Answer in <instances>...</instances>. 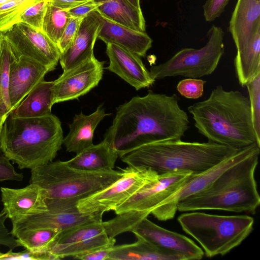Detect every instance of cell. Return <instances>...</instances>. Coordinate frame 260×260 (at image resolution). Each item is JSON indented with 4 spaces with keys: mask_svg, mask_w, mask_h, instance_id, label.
I'll list each match as a JSON object with an SVG mask.
<instances>
[{
    "mask_svg": "<svg viewBox=\"0 0 260 260\" xmlns=\"http://www.w3.org/2000/svg\"><path fill=\"white\" fill-rule=\"evenodd\" d=\"M188 116L176 94L150 91L120 105L104 140L120 154L148 143L181 140L189 127Z\"/></svg>",
    "mask_w": 260,
    "mask_h": 260,
    "instance_id": "6da1fadb",
    "label": "cell"
},
{
    "mask_svg": "<svg viewBox=\"0 0 260 260\" xmlns=\"http://www.w3.org/2000/svg\"><path fill=\"white\" fill-rule=\"evenodd\" d=\"M198 132L209 141L241 149L260 146L251 117L249 98L237 90L218 85L209 98L188 107Z\"/></svg>",
    "mask_w": 260,
    "mask_h": 260,
    "instance_id": "7a4b0ae2",
    "label": "cell"
},
{
    "mask_svg": "<svg viewBox=\"0 0 260 260\" xmlns=\"http://www.w3.org/2000/svg\"><path fill=\"white\" fill-rule=\"evenodd\" d=\"M61 123L52 113L21 118L10 113L0 133V149L20 169L37 168L52 161L61 148Z\"/></svg>",
    "mask_w": 260,
    "mask_h": 260,
    "instance_id": "3957f363",
    "label": "cell"
},
{
    "mask_svg": "<svg viewBox=\"0 0 260 260\" xmlns=\"http://www.w3.org/2000/svg\"><path fill=\"white\" fill-rule=\"evenodd\" d=\"M240 149L217 144L167 140L146 144L119 155L128 166L149 168L158 174L181 170L204 172Z\"/></svg>",
    "mask_w": 260,
    "mask_h": 260,
    "instance_id": "277c9868",
    "label": "cell"
},
{
    "mask_svg": "<svg viewBox=\"0 0 260 260\" xmlns=\"http://www.w3.org/2000/svg\"><path fill=\"white\" fill-rule=\"evenodd\" d=\"M260 149L234 164L205 189L180 201L177 210H222L254 214L260 204L255 178Z\"/></svg>",
    "mask_w": 260,
    "mask_h": 260,
    "instance_id": "5b68a950",
    "label": "cell"
},
{
    "mask_svg": "<svg viewBox=\"0 0 260 260\" xmlns=\"http://www.w3.org/2000/svg\"><path fill=\"white\" fill-rule=\"evenodd\" d=\"M122 175L121 170L113 169H77L58 160L31 170L29 183L42 189L48 210L69 211L77 210L79 201L106 188Z\"/></svg>",
    "mask_w": 260,
    "mask_h": 260,
    "instance_id": "8992f818",
    "label": "cell"
},
{
    "mask_svg": "<svg viewBox=\"0 0 260 260\" xmlns=\"http://www.w3.org/2000/svg\"><path fill=\"white\" fill-rule=\"evenodd\" d=\"M178 221L208 257L225 255L240 245L253 231L254 224L253 218L248 215H219L199 211L183 213Z\"/></svg>",
    "mask_w": 260,
    "mask_h": 260,
    "instance_id": "52a82bcc",
    "label": "cell"
},
{
    "mask_svg": "<svg viewBox=\"0 0 260 260\" xmlns=\"http://www.w3.org/2000/svg\"><path fill=\"white\" fill-rule=\"evenodd\" d=\"M146 213L129 211L106 221L82 224L61 231L48 251L52 260L77 256L94 250L115 245V237L131 230Z\"/></svg>",
    "mask_w": 260,
    "mask_h": 260,
    "instance_id": "ba28073f",
    "label": "cell"
},
{
    "mask_svg": "<svg viewBox=\"0 0 260 260\" xmlns=\"http://www.w3.org/2000/svg\"><path fill=\"white\" fill-rule=\"evenodd\" d=\"M224 36L221 27L213 25L207 32L208 41L204 47L181 49L166 61L152 66L151 76L156 80L173 76L199 78L211 74L224 52Z\"/></svg>",
    "mask_w": 260,
    "mask_h": 260,
    "instance_id": "9c48e42d",
    "label": "cell"
},
{
    "mask_svg": "<svg viewBox=\"0 0 260 260\" xmlns=\"http://www.w3.org/2000/svg\"><path fill=\"white\" fill-rule=\"evenodd\" d=\"M122 176L106 188L80 201L78 210L82 213H104L116 208L146 185L156 180L158 174L151 169L128 166L119 168Z\"/></svg>",
    "mask_w": 260,
    "mask_h": 260,
    "instance_id": "30bf717a",
    "label": "cell"
},
{
    "mask_svg": "<svg viewBox=\"0 0 260 260\" xmlns=\"http://www.w3.org/2000/svg\"><path fill=\"white\" fill-rule=\"evenodd\" d=\"M1 32L8 41L16 59L24 56L38 61L50 71L55 69L60 53L57 46L42 30L18 22Z\"/></svg>",
    "mask_w": 260,
    "mask_h": 260,
    "instance_id": "8fae6325",
    "label": "cell"
},
{
    "mask_svg": "<svg viewBox=\"0 0 260 260\" xmlns=\"http://www.w3.org/2000/svg\"><path fill=\"white\" fill-rule=\"evenodd\" d=\"M258 149H260V146L257 144L250 145L240 149L230 157L204 172L196 174H192L180 189L153 209L151 213L160 221L173 218L177 211V205L180 201L205 189L228 168Z\"/></svg>",
    "mask_w": 260,
    "mask_h": 260,
    "instance_id": "7c38bea8",
    "label": "cell"
},
{
    "mask_svg": "<svg viewBox=\"0 0 260 260\" xmlns=\"http://www.w3.org/2000/svg\"><path fill=\"white\" fill-rule=\"evenodd\" d=\"M192 173L176 170L158 174L157 179L149 183L118 206L116 214L129 211L144 212L150 214L169 197L177 192Z\"/></svg>",
    "mask_w": 260,
    "mask_h": 260,
    "instance_id": "4fadbf2b",
    "label": "cell"
},
{
    "mask_svg": "<svg viewBox=\"0 0 260 260\" xmlns=\"http://www.w3.org/2000/svg\"><path fill=\"white\" fill-rule=\"evenodd\" d=\"M104 61L94 56L78 66L63 71L53 84V104L77 99L96 87L102 78Z\"/></svg>",
    "mask_w": 260,
    "mask_h": 260,
    "instance_id": "5bb4252c",
    "label": "cell"
},
{
    "mask_svg": "<svg viewBox=\"0 0 260 260\" xmlns=\"http://www.w3.org/2000/svg\"><path fill=\"white\" fill-rule=\"evenodd\" d=\"M131 232L177 260L201 259L204 254L203 249L189 238L159 226L147 217L141 220Z\"/></svg>",
    "mask_w": 260,
    "mask_h": 260,
    "instance_id": "9a60e30c",
    "label": "cell"
},
{
    "mask_svg": "<svg viewBox=\"0 0 260 260\" xmlns=\"http://www.w3.org/2000/svg\"><path fill=\"white\" fill-rule=\"evenodd\" d=\"M109 66L106 69L134 87L136 90L152 86L155 80L142 62L140 56L120 46L106 44Z\"/></svg>",
    "mask_w": 260,
    "mask_h": 260,
    "instance_id": "2e32d148",
    "label": "cell"
},
{
    "mask_svg": "<svg viewBox=\"0 0 260 260\" xmlns=\"http://www.w3.org/2000/svg\"><path fill=\"white\" fill-rule=\"evenodd\" d=\"M103 213H82L78 209L47 211L15 219L11 231L22 229H52L63 231L86 223L102 221Z\"/></svg>",
    "mask_w": 260,
    "mask_h": 260,
    "instance_id": "e0dca14e",
    "label": "cell"
},
{
    "mask_svg": "<svg viewBox=\"0 0 260 260\" xmlns=\"http://www.w3.org/2000/svg\"><path fill=\"white\" fill-rule=\"evenodd\" d=\"M49 72L47 67L29 57L13 58L9 67V96L12 111Z\"/></svg>",
    "mask_w": 260,
    "mask_h": 260,
    "instance_id": "ac0fdd59",
    "label": "cell"
},
{
    "mask_svg": "<svg viewBox=\"0 0 260 260\" xmlns=\"http://www.w3.org/2000/svg\"><path fill=\"white\" fill-rule=\"evenodd\" d=\"M0 190L3 210L11 220L48 210L43 191L37 184L29 183L20 189L2 187Z\"/></svg>",
    "mask_w": 260,
    "mask_h": 260,
    "instance_id": "d6986e66",
    "label": "cell"
},
{
    "mask_svg": "<svg viewBox=\"0 0 260 260\" xmlns=\"http://www.w3.org/2000/svg\"><path fill=\"white\" fill-rule=\"evenodd\" d=\"M101 23L96 10L82 19L74 41L60 54L59 61L63 71L71 69L94 56L93 47Z\"/></svg>",
    "mask_w": 260,
    "mask_h": 260,
    "instance_id": "ffe728a7",
    "label": "cell"
},
{
    "mask_svg": "<svg viewBox=\"0 0 260 260\" xmlns=\"http://www.w3.org/2000/svg\"><path fill=\"white\" fill-rule=\"evenodd\" d=\"M260 29V0H238L229 22L237 51L242 49Z\"/></svg>",
    "mask_w": 260,
    "mask_h": 260,
    "instance_id": "44dd1931",
    "label": "cell"
},
{
    "mask_svg": "<svg viewBox=\"0 0 260 260\" xmlns=\"http://www.w3.org/2000/svg\"><path fill=\"white\" fill-rule=\"evenodd\" d=\"M97 12L101 21L97 38L106 44L113 43L120 46L140 57L146 55L152 46V40L145 31L134 30L117 24Z\"/></svg>",
    "mask_w": 260,
    "mask_h": 260,
    "instance_id": "7402d4cb",
    "label": "cell"
},
{
    "mask_svg": "<svg viewBox=\"0 0 260 260\" xmlns=\"http://www.w3.org/2000/svg\"><path fill=\"white\" fill-rule=\"evenodd\" d=\"M110 114L105 112L103 104L89 115L82 112L76 114L72 122L69 125L68 134L63 139L62 144L67 151L77 154L92 146L93 134L98 125Z\"/></svg>",
    "mask_w": 260,
    "mask_h": 260,
    "instance_id": "603a6c76",
    "label": "cell"
},
{
    "mask_svg": "<svg viewBox=\"0 0 260 260\" xmlns=\"http://www.w3.org/2000/svg\"><path fill=\"white\" fill-rule=\"evenodd\" d=\"M96 10L104 18L133 30L145 32V21L141 9L127 0H93Z\"/></svg>",
    "mask_w": 260,
    "mask_h": 260,
    "instance_id": "cb8c5ba5",
    "label": "cell"
},
{
    "mask_svg": "<svg viewBox=\"0 0 260 260\" xmlns=\"http://www.w3.org/2000/svg\"><path fill=\"white\" fill-rule=\"evenodd\" d=\"M119 157L117 152L103 140L66 161L70 167L82 170L99 171L113 170Z\"/></svg>",
    "mask_w": 260,
    "mask_h": 260,
    "instance_id": "d4e9b609",
    "label": "cell"
},
{
    "mask_svg": "<svg viewBox=\"0 0 260 260\" xmlns=\"http://www.w3.org/2000/svg\"><path fill=\"white\" fill-rule=\"evenodd\" d=\"M54 81L40 82L10 114L15 117H37L51 113Z\"/></svg>",
    "mask_w": 260,
    "mask_h": 260,
    "instance_id": "484cf974",
    "label": "cell"
},
{
    "mask_svg": "<svg viewBox=\"0 0 260 260\" xmlns=\"http://www.w3.org/2000/svg\"><path fill=\"white\" fill-rule=\"evenodd\" d=\"M137 241L131 244L114 245L108 260H177L143 238L135 236Z\"/></svg>",
    "mask_w": 260,
    "mask_h": 260,
    "instance_id": "4316f807",
    "label": "cell"
},
{
    "mask_svg": "<svg viewBox=\"0 0 260 260\" xmlns=\"http://www.w3.org/2000/svg\"><path fill=\"white\" fill-rule=\"evenodd\" d=\"M60 232L58 230L52 229H22L10 231L21 246L25 249L47 253Z\"/></svg>",
    "mask_w": 260,
    "mask_h": 260,
    "instance_id": "83f0119b",
    "label": "cell"
},
{
    "mask_svg": "<svg viewBox=\"0 0 260 260\" xmlns=\"http://www.w3.org/2000/svg\"><path fill=\"white\" fill-rule=\"evenodd\" d=\"M2 34L0 48V119L12 111L9 96V67L14 57L10 45Z\"/></svg>",
    "mask_w": 260,
    "mask_h": 260,
    "instance_id": "f1b7e54d",
    "label": "cell"
},
{
    "mask_svg": "<svg viewBox=\"0 0 260 260\" xmlns=\"http://www.w3.org/2000/svg\"><path fill=\"white\" fill-rule=\"evenodd\" d=\"M72 18L68 10L54 6L50 1L46 7L41 30L57 46Z\"/></svg>",
    "mask_w": 260,
    "mask_h": 260,
    "instance_id": "f546056e",
    "label": "cell"
},
{
    "mask_svg": "<svg viewBox=\"0 0 260 260\" xmlns=\"http://www.w3.org/2000/svg\"><path fill=\"white\" fill-rule=\"evenodd\" d=\"M38 0H11L0 5V32L19 22L23 12Z\"/></svg>",
    "mask_w": 260,
    "mask_h": 260,
    "instance_id": "4dcf8cb0",
    "label": "cell"
},
{
    "mask_svg": "<svg viewBox=\"0 0 260 260\" xmlns=\"http://www.w3.org/2000/svg\"><path fill=\"white\" fill-rule=\"evenodd\" d=\"M245 86L249 94L253 128L257 139L260 141V74Z\"/></svg>",
    "mask_w": 260,
    "mask_h": 260,
    "instance_id": "1f68e13d",
    "label": "cell"
},
{
    "mask_svg": "<svg viewBox=\"0 0 260 260\" xmlns=\"http://www.w3.org/2000/svg\"><path fill=\"white\" fill-rule=\"evenodd\" d=\"M51 0H38L27 8L21 14L19 22L42 30V25L46 7Z\"/></svg>",
    "mask_w": 260,
    "mask_h": 260,
    "instance_id": "d6a6232c",
    "label": "cell"
},
{
    "mask_svg": "<svg viewBox=\"0 0 260 260\" xmlns=\"http://www.w3.org/2000/svg\"><path fill=\"white\" fill-rule=\"evenodd\" d=\"M206 82L202 79L188 78L179 81L176 88L182 96L187 99H197L203 95Z\"/></svg>",
    "mask_w": 260,
    "mask_h": 260,
    "instance_id": "836d02e7",
    "label": "cell"
},
{
    "mask_svg": "<svg viewBox=\"0 0 260 260\" xmlns=\"http://www.w3.org/2000/svg\"><path fill=\"white\" fill-rule=\"evenodd\" d=\"M82 19L72 17L68 23L57 44L60 54L69 47L74 41Z\"/></svg>",
    "mask_w": 260,
    "mask_h": 260,
    "instance_id": "e575fe53",
    "label": "cell"
},
{
    "mask_svg": "<svg viewBox=\"0 0 260 260\" xmlns=\"http://www.w3.org/2000/svg\"><path fill=\"white\" fill-rule=\"evenodd\" d=\"M230 0H207L203 6L204 16L207 22L219 17Z\"/></svg>",
    "mask_w": 260,
    "mask_h": 260,
    "instance_id": "d590c367",
    "label": "cell"
},
{
    "mask_svg": "<svg viewBox=\"0 0 260 260\" xmlns=\"http://www.w3.org/2000/svg\"><path fill=\"white\" fill-rule=\"evenodd\" d=\"M1 259H35V260H51L50 254L47 252L35 251L25 249L19 252H13L9 250L4 253Z\"/></svg>",
    "mask_w": 260,
    "mask_h": 260,
    "instance_id": "8d00e7d4",
    "label": "cell"
},
{
    "mask_svg": "<svg viewBox=\"0 0 260 260\" xmlns=\"http://www.w3.org/2000/svg\"><path fill=\"white\" fill-rule=\"evenodd\" d=\"M7 218L6 213L2 210L0 213V245L5 246L9 250H13L21 245L6 228L5 222Z\"/></svg>",
    "mask_w": 260,
    "mask_h": 260,
    "instance_id": "74e56055",
    "label": "cell"
},
{
    "mask_svg": "<svg viewBox=\"0 0 260 260\" xmlns=\"http://www.w3.org/2000/svg\"><path fill=\"white\" fill-rule=\"evenodd\" d=\"M10 161L5 155L0 156V182L6 180L21 181L23 179V174L17 173Z\"/></svg>",
    "mask_w": 260,
    "mask_h": 260,
    "instance_id": "f35d334b",
    "label": "cell"
},
{
    "mask_svg": "<svg viewBox=\"0 0 260 260\" xmlns=\"http://www.w3.org/2000/svg\"><path fill=\"white\" fill-rule=\"evenodd\" d=\"M98 7L97 4L95 3L93 0H90L68 11L72 17L83 19L95 10Z\"/></svg>",
    "mask_w": 260,
    "mask_h": 260,
    "instance_id": "ab89813d",
    "label": "cell"
},
{
    "mask_svg": "<svg viewBox=\"0 0 260 260\" xmlns=\"http://www.w3.org/2000/svg\"><path fill=\"white\" fill-rule=\"evenodd\" d=\"M111 247L99 248L91 252L77 256L75 258L83 260H106L108 259L109 253Z\"/></svg>",
    "mask_w": 260,
    "mask_h": 260,
    "instance_id": "60d3db41",
    "label": "cell"
},
{
    "mask_svg": "<svg viewBox=\"0 0 260 260\" xmlns=\"http://www.w3.org/2000/svg\"><path fill=\"white\" fill-rule=\"evenodd\" d=\"M90 0H51V4L55 7L69 10Z\"/></svg>",
    "mask_w": 260,
    "mask_h": 260,
    "instance_id": "b9f144b4",
    "label": "cell"
},
{
    "mask_svg": "<svg viewBox=\"0 0 260 260\" xmlns=\"http://www.w3.org/2000/svg\"><path fill=\"white\" fill-rule=\"evenodd\" d=\"M134 7L137 8L138 9H141L140 7V0H127Z\"/></svg>",
    "mask_w": 260,
    "mask_h": 260,
    "instance_id": "7bdbcfd3",
    "label": "cell"
},
{
    "mask_svg": "<svg viewBox=\"0 0 260 260\" xmlns=\"http://www.w3.org/2000/svg\"><path fill=\"white\" fill-rule=\"evenodd\" d=\"M4 121H5L4 120L0 119V133H1V131L2 129V126H3V123L4 122Z\"/></svg>",
    "mask_w": 260,
    "mask_h": 260,
    "instance_id": "ee69618b",
    "label": "cell"
},
{
    "mask_svg": "<svg viewBox=\"0 0 260 260\" xmlns=\"http://www.w3.org/2000/svg\"><path fill=\"white\" fill-rule=\"evenodd\" d=\"M11 0H0V5L7 2H9Z\"/></svg>",
    "mask_w": 260,
    "mask_h": 260,
    "instance_id": "f6af8a7d",
    "label": "cell"
},
{
    "mask_svg": "<svg viewBox=\"0 0 260 260\" xmlns=\"http://www.w3.org/2000/svg\"><path fill=\"white\" fill-rule=\"evenodd\" d=\"M4 253L0 252V259H1L2 257L3 256Z\"/></svg>",
    "mask_w": 260,
    "mask_h": 260,
    "instance_id": "bcb514c9",
    "label": "cell"
},
{
    "mask_svg": "<svg viewBox=\"0 0 260 260\" xmlns=\"http://www.w3.org/2000/svg\"><path fill=\"white\" fill-rule=\"evenodd\" d=\"M1 37H2V34H1V32H0V48H1Z\"/></svg>",
    "mask_w": 260,
    "mask_h": 260,
    "instance_id": "7dc6e473",
    "label": "cell"
}]
</instances>
